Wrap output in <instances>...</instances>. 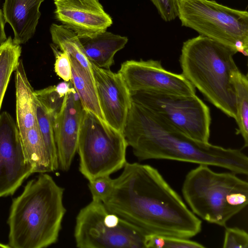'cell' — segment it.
<instances>
[{
	"mask_svg": "<svg viewBox=\"0 0 248 248\" xmlns=\"http://www.w3.org/2000/svg\"><path fill=\"white\" fill-rule=\"evenodd\" d=\"M107 209L146 233L189 239L202 230V222L158 170L146 164L126 162L113 179Z\"/></svg>",
	"mask_w": 248,
	"mask_h": 248,
	"instance_id": "6da1fadb",
	"label": "cell"
},
{
	"mask_svg": "<svg viewBox=\"0 0 248 248\" xmlns=\"http://www.w3.org/2000/svg\"><path fill=\"white\" fill-rule=\"evenodd\" d=\"M123 134L140 160H172L223 168L236 174L248 173V157L241 150L196 140L133 102Z\"/></svg>",
	"mask_w": 248,
	"mask_h": 248,
	"instance_id": "7a4b0ae2",
	"label": "cell"
},
{
	"mask_svg": "<svg viewBox=\"0 0 248 248\" xmlns=\"http://www.w3.org/2000/svg\"><path fill=\"white\" fill-rule=\"evenodd\" d=\"M64 188L46 173L29 181L13 199L7 220L12 248H44L55 243L66 212Z\"/></svg>",
	"mask_w": 248,
	"mask_h": 248,
	"instance_id": "3957f363",
	"label": "cell"
},
{
	"mask_svg": "<svg viewBox=\"0 0 248 248\" xmlns=\"http://www.w3.org/2000/svg\"><path fill=\"white\" fill-rule=\"evenodd\" d=\"M237 51L205 36L184 42L179 62L182 74L228 116L236 117L234 75L239 70L233 60Z\"/></svg>",
	"mask_w": 248,
	"mask_h": 248,
	"instance_id": "277c9868",
	"label": "cell"
},
{
	"mask_svg": "<svg viewBox=\"0 0 248 248\" xmlns=\"http://www.w3.org/2000/svg\"><path fill=\"white\" fill-rule=\"evenodd\" d=\"M191 211L210 223L225 226L248 203V183L231 172L201 164L186 174L182 188Z\"/></svg>",
	"mask_w": 248,
	"mask_h": 248,
	"instance_id": "5b68a950",
	"label": "cell"
},
{
	"mask_svg": "<svg viewBox=\"0 0 248 248\" xmlns=\"http://www.w3.org/2000/svg\"><path fill=\"white\" fill-rule=\"evenodd\" d=\"M178 17L182 26L248 55L247 11L213 0H179Z\"/></svg>",
	"mask_w": 248,
	"mask_h": 248,
	"instance_id": "8992f818",
	"label": "cell"
},
{
	"mask_svg": "<svg viewBox=\"0 0 248 248\" xmlns=\"http://www.w3.org/2000/svg\"><path fill=\"white\" fill-rule=\"evenodd\" d=\"M127 146L123 133L84 109L77 152L79 170L87 180L110 175L123 168Z\"/></svg>",
	"mask_w": 248,
	"mask_h": 248,
	"instance_id": "52a82bcc",
	"label": "cell"
},
{
	"mask_svg": "<svg viewBox=\"0 0 248 248\" xmlns=\"http://www.w3.org/2000/svg\"><path fill=\"white\" fill-rule=\"evenodd\" d=\"M146 234L94 199L79 212L74 230L79 248H145Z\"/></svg>",
	"mask_w": 248,
	"mask_h": 248,
	"instance_id": "ba28073f",
	"label": "cell"
},
{
	"mask_svg": "<svg viewBox=\"0 0 248 248\" xmlns=\"http://www.w3.org/2000/svg\"><path fill=\"white\" fill-rule=\"evenodd\" d=\"M132 102L161 117L190 138L208 143L211 115L208 107L196 94L184 95L149 91L130 92Z\"/></svg>",
	"mask_w": 248,
	"mask_h": 248,
	"instance_id": "9c48e42d",
	"label": "cell"
},
{
	"mask_svg": "<svg viewBox=\"0 0 248 248\" xmlns=\"http://www.w3.org/2000/svg\"><path fill=\"white\" fill-rule=\"evenodd\" d=\"M118 72L129 92L143 90L161 93L196 94V88L182 74L166 70L159 61H126L121 64Z\"/></svg>",
	"mask_w": 248,
	"mask_h": 248,
	"instance_id": "30bf717a",
	"label": "cell"
},
{
	"mask_svg": "<svg viewBox=\"0 0 248 248\" xmlns=\"http://www.w3.org/2000/svg\"><path fill=\"white\" fill-rule=\"evenodd\" d=\"M33 173L26 160L16 122L7 112L0 114V198L12 195Z\"/></svg>",
	"mask_w": 248,
	"mask_h": 248,
	"instance_id": "8fae6325",
	"label": "cell"
},
{
	"mask_svg": "<svg viewBox=\"0 0 248 248\" xmlns=\"http://www.w3.org/2000/svg\"><path fill=\"white\" fill-rule=\"evenodd\" d=\"M91 64L99 105L106 122L123 133L132 100L120 74Z\"/></svg>",
	"mask_w": 248,
	"mask_h": 248,
	"instance_id": "7c38bea8",
	"label": "cell"
},
{
	"mask_svg": "<svg viewBox=\"0 0 248 248\" xmlns=\"http://www.w3.org/2000/svg\"><path fill=\"white\" fill-rule=\"evenodd\" d=\"M84 107L73 85L66 94L62 107L54 117L53 128L59 168L67 171L77 152Z\"/></svg>",
	"mask_w": 248,
	"mask_h": 248,
	"instance_id": "4fadbf2b",
	"label": "cell"
},
{
	"mask_svg": "<svg viewBox=\"0 0 248 248\" xmlns=\"http://www.w3.org/2000/svg\"><path fill=\"white\" fill-rule=\"evenodd\" d=\"M58 20L78 36H92L107 31L112 20L99 0H54Z\"/></svg>",
	"mask_w": 248,
	"mask_h": 248,
	"instance_id": "5bb4252c",
	"label": "cell"
},
{
	"mask_svg": "<svg viewBox=\"0 0 248 248\" xmlns=\"http://www.w3.org/2000/svg\"><path fill=\"white\" fill-rule=\"evenodd\" d=\"M44 0H5L3 15L12 28L15 44L27 43L34 34L41 16L39 8Z\"/></svg>",
	"mask_w": 248,
	"mask_h": 248,
	"instance_id": "9a60e30c",
	"label": "cell"
},
{
	"mask_svg": "<svg viewBox=\"0 0 248 248\" xmlns=\"http://www.w3.org/2000/svg\"><path fill=\"white\" fill-rule=\"evenodd\" d=\"M83 52L93 65L109 69L114 64V55L123 49L128 42L127 37L107 31L92 36H78Z\"/></svg>",
	"mask_w": 248,
	"mask_h": 248,
	"instance_id": "2e32d148",
	"label": "cell"
},
{
	"mask_svg": "<svg viewBox=\"0 0 248 248\" xmlns=\"http://www.w3.org/2000/svg\"><path fill=\"white\" fill-rule=\"evenodd\" d=\"M16 74V124L19 131L38 126L34 90L19 60Z\"/></svg>",
	"mask_w": 248,
	"mask_h": 248,
	"instance_id": "e0dca14e",
	"label": "cell"
},
{
	"mask_svg": "<svg viewBox=\"0 0 248 248\" xmlns=\"http://www.w3.org/2000/svg\"><path fill=\"white\" fill-rule=\"evenodd\" d=\"M69 58L72 67L70 82L84 108L106 122L99 105L92 67L86 68L75 58L71 56Z\"/></svg>",
	"mask_w": 248,
	"mask_h": 248,
	"instance_id": "ac0fdd59",
	"label": "cell"
},
{
	"mask_svg": "<svg viewBox=\"0 0 248 248\" xmlns=\"http://www.w3.org/2000/svg\"><path fill=\"white\" fill-rule=\"evenodd\" d=\"M36 106L38 126L44 142L50 172L54 171L59 168V163L53 128L54 116L36 98Z\"/></svg>",
	"mask_w": 248,
	"mask_h": 248,
	"instance_id": "d6986e66",
	"label": "cell"
},
{
	"mask_svg": "<svg viewBox=\"0 0 248 248\" xmlns=\"http://www.w3.org/2000/svg\"><path fill=\"white\" fill-rule=\"evenodd\" d=\"M52 40L62 51L76 59L88 69L91 64L85 56L78 35L63 25L52 24L50 28Z\"/></svg>",
	"mask_w": 248,
	"mask_h": 248,
	"instance_id": "ffe728a7",
	"label": "cell"
},
{
	"mask_svg": "<svg viewBox=\"0 0 248 248\" xmlns=\"http://www.w3.org/2000/svg\"><path fill=\"white\" fill-rule=\"evenodd\" d=\"M21 53L20 45L11 36L0 46V110L11 77L15 72Z\"/></svg>",
	"mask_w": 248,
	"mask_h": 248,
	"instance_id": "44dd1931",
	"label": "cell"
},
{
	"mask_svg": "<svg viewBox=\"0 0 248 248\" xmlns=\"http://www.w3.org/2000/svg\"><path fill=\"white\" fill-rule=\"evenodd\" d=\"M236 93V117L238 126L237 134H240L244 140L243 148L248 146V78L239 70L233 77Z\"/></svg>",
	"mask_w": 248,
	"mask_h": 248,
	"instance_id": "7402d4cb",
	"label": "cell"
},
{
	"mask_svg": "<svg viewBox=\"0 0 248 248\" xmlns=\"http://www.w3.org/2000/svg\"><path fill=\"white\" fill-rule=\"evenodd\" d=\"M145 248H203L205 246L187 238L156 234H146Z\"/></svg>",
	"mask_w": 248,
	"mask_h": 248,
	"instance_id": "603a6c76",
	"label": "cell"
},
{
	"mask_svg": "<svg viewBox=\"0 0 248 248\" xmlns=\"http://www.w3.org/2000/svg\"><path fill=\"white\" fill-rule=\"evenodd\" d=\"M36 98L45 106L54 116L60 111L63 105L65 96L58 91L56 86H51L46 88L34 91Z\"/></svg>",
	"mask_w": 248,
	"mask_h": 248,
	"instance_id": "cb8c5ba5",
	"label": "cell"
},
{
	"mask_svg": "<svg viewBox=\"0 0 248 248\" xmlns=\"http://www.w3.org/2000/svg\"><path fill=\"white\" fill-rule=\"evenodd\" d=\"M92 199L103 202L109 196L113 187V179L109 175L97 177L89 181Z\"/></svg>",
	"mask_w": 248,
	"mask_h": 248,
	"instance_id": "d4e9b609",
	"label": "cell"
},
{
	"mask_svg": "<svg viewBox=\"0 0 248 248\" xmlns=\"http://www.w3.org/2000/svg\"><path fill=\"white\" fill-rule=\"evenodd\" d=\"M50 46L55 58V72L64 81H70L72 78V67L68 54L60 51L54 44H51Z\"/></svg>",
	"mask_w": 248,
	"mask_h": 248,
	"instance_id": "484cf974",
	"label": "cell"
},
{
	"mask_svg": "<svg viewBox=\"0 0 248 248\" xmlns=\"http://www.w3.org/2000/svg\"><path fill=\"white\" fill-rule=\"evenodd\" d=\"M223 248H248V233L244 230L237 227L226 228Z\"/></svg>",
	"mask_w": 248,
	"mask_h": 248,
	"instance_id": "4316f807",
	"label": "cell"
},
{
	"mask_svg": "<svg viewBox=\"0 0 248 248\" xmlns=\"http://www.w3.org/2000/svg\"><path fill=\"white\" fill-rule=\"evenodd\" d=\"M156 8L161 18L165 22L176 19L178 15L179 0H150Z\"/></svg>",
	"mask_w": 248,
	"mask_h": 248,
	"instance_id": "83f0119b",
	"label": "cell"
},
{
	"mask_svg": "<svg viewBox=\"0 0 248 248\" xmlns=\"http://www.w3.org/2000/svg\"><path fill=\"white\" fill-rule=\"evenodd\" d=\"M5 23L3 13L1 10L0 9V46L7 39L4 31Z\"/></svg>",
	"mask_w": 248,
	"mask_h": 248,
	"instance_id": "f1b7e54d",
	"label": "cell"
},
{
	"mask_svg": "<svg viewBox=\"0 0 248 248\" xmlns=\"http://www.w3.org/2000/svg\"><path fill=\"white\" fill-rule=\"evenodd\" d=\"M0 248H10V247L8 244L6 245L0 243Z\"/></svg>",
	"mask_w": 248,
	"mask_h": 248,
	"instance_id": "f546056e",
	"label": "cell"
}]
</instances>
